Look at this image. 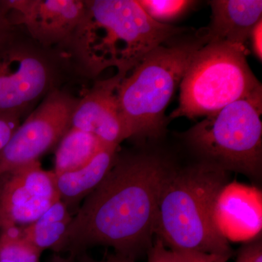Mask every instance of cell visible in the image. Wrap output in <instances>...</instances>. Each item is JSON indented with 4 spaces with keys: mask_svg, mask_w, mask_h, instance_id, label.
<instances>
[{
    "mask_svg": "<svg viewBox=\"0 0 262 262\" xmlns=\"http://www.w3.org/2000/svg\"><path fill=\"white\" fill-rule=\"evenodd\" d=\"M78 101L79 98L60 89L43 98L0 151V176L37 161L57 145L70 129Z\"/></svg>",
    "mask_w": 262,
    "mask_h": 262,
    "instance_id": "ba28073f",
    "label": "cell"
},
{
    "mask_svg": "<svg viewBox=\"0 0 262 262\" xmlns=\"http://www.w3.org/2000/svg\"><path fill=\"white\" fill-rule=\"evenodd\" d=\"M137 2L150 18L163 24H169V22L182 16L195 3L188 0H139Z\"/></svg>",
    "mask_w": 262,
    "mask_h": 262,
    "instance_id": "ac0fdd59",
    "label": "cell"
},
{
    "mask_svg": "<svg viewBox=\"0 0 262 262\" xmlns=\"http://www.w3.org/2000/svg\"><path fill=\"white\" fill-rule=\"evenodd\" d=\"M18 28L12 22L10 10L5 3V0H0V44L10 37Z\"/></svg>",
    "mask_w": 262,
    "mask_h": 262,
    "instance_id": "7402d4cb",
    "label": "cell"
},
{
    "mask_svg": "<svg viewBox=\"0 0 262 262\" xmlns=\"http://www.w3.org/2000/svg\"><path fill=\"white\" fill-rule=\"evenodd\" d=\"M74 215L58 200L30 225L20 227L24 238L42 253L46 250L63 252Z\"/></svg>",
    "mask_w": 262,
    "mask_h": 262,
    "instance_id": "9a60e30c",
    "label": "cell"
},
{
    "mask_svg": "<svg viewBox=\"0 0 262 262\" xmlns=\"http://www.w3.org/2000/svg\"><path fill=\"white\" fill-rule=\"evenodd\" d=\"M168 43L150 51L117 88L127 139H157L163 135L167 106L193 57L206 45L201 36Z\"/></svg>",
    "mask_w": 262,
    "mask_h": 262,
    "instance_id": "277c9868",
    "label": "cell"
},
{
    "mask_svg": "<svg viewBox=\"0 0 262 262\" xmlns=\"http://www.w3.org/2000/svg\"><path fill=\"white\" fill-rule=\"evenodd\" d=\"M58 200L56 175L39 160L0 176V229L30 225Z\"/></svg>",
    "mask_w": 262,
    "mask_h": 262,
    "instance_id": "9c48e42d",
    "label": "cell"
},
{
    "mask_svg": "<svg viewBox=\"0 0 262 262\" xmlns=\"http://www.w3.org/2000/svg\"><path fill=\"white\" fill-rule=\"evenodd\" d=\"M12 22L34 42L61 50L80 23L84 0H5Z\"/></svg>",
    "mask_w": 262,
    "mask_h": 262,
    "instance_id": "30bf717a",
    "label": "cell"
},
{
    "mask_svg": "<svg viewBox=\"0 0 262 262\" xmlns=\"http://www.w3.org/2000/svg\"><path fill=\"white\" fill-rule=\"evenodd\" d=\"M262 20H259L253 27L250 34L249 39L251 43V48L255 56L258 58V61H261L262 58Z\"/></svg>",
    "mask_w": 262,
    "mask_h": 262,
    "instance_id": "603a6c76",
    "label": "cell"
},
{
    "mask_svg": "<svg viewBox=\"0 0 262 262\" xmlns=\"http://www.w3.org/2000/svg\"><path fill=\"white\" fill-rule=\"evenodd\" d=\"M146 254L147 262H186L180 253L168 249L163 241L158 237Z\"/></svg>",
    "mask_w": 262,
    "mask_h": 262,
    "instance_id": "d6986e66",
    "label": "cell"
},
{
    "mask_svg": "<svg viewBox=\"0 0 262 262\" xmlns=\"http://www.w3.org/2000/svg\"><path fill=\"white\" fill-rule=\"evenodd\" d=\"M177 169L156 153L117 152L110 171L74 215L63 252L75 257L92 246H110L134 261L147 253L162 193Z\"/></svg>",
    "mask_w": 262,
    "mask_h": 262,
    "instance_id": "6da1fadb",
    "label": "cell"
},
{
    "mask_svg": "<svg viewBox=\"0 0 262 262\" xmlns=\"http://www.w3.org/2000/svg\"><path fill=\"white\" fill-rule=\"evenodd\" d=\"M186 262H225L221 258L212 255L196 251H177Z\"/></svg>",
    "mask_w": 262,
    "mask_h": 262,
    "instance_id": "cb8c5ba5",
    "label": "cell"
},
{
    "mask_svg": "<svg viewBox=\"0 0 262 262\" xmlns=\"http://www.w3.org/2000/svg\"><path fill=\"white\" fill-rule=\"evenodd\" d=\"M39 252L18 227L0 229V262H40Z\"/></svg>",
    "mask_w": 262,
    "mask_h": 262,
    "instance_id": "e0dca14e",
    "label": "cell"
},
{
    "mask_svg": "<svg viewBox=\"0 0 262 262\" xmlns=\"http://www.w3.org/2000/svg\"><path fill=\"white\" fill-rule=\"evenodd\" d=\"M117 152L118 147L106 146L82 168L56 176L60 200L71 211L101 184L113 167Z\"/></svg>",
    "mask_w": 262,
    "mask_h": 262,
    "instance_id": "5bb4252c",
    "label": "cell"
},
{
    "mask_svg": "<svg viewBox=\"0 0 262 262\" xmlns=\"http://www.w3.org/2000/svg\"><path fill=\"white\" fill-rule=\"evenodd\" d=\"M106 146L92 134L70 127L57 144L53 171L58 176L82 168Z\"/></svg>",
    "mask_w": 262,
    "mask_h": 262,
    "instance_id": "2e32d148",
    "label": "cell"
},
{
    "mask_svg": "<svg viewBox=\"0 0 262 262\" xmlns=\"http://www.w3.org/2000/svg\"><path fill=\"white\" fill-rule=\"evenodd\" d=\"M261 192L256 187L229 183L215 207L217 228L227 241H246L261 231Z\"/></svg>",
    "mask_w": 262,
    "mask_h": 262,
    "instance_id": "7c38bea8",
    "label": "cell"
},
{
    "mask_svg": "<svg viewBox=\"0 0 262 262\" xmlns=\"http://www.w3.org/2000/svg\"><path fill=\"white\" fill-rule=\"evenodd\" d=\"M20 125V120L15 117H0V151L9 143L12 136Z\"/></svg>",
    "mask_w": 262,
    "mask_h": 262,
    "instance_id": "44dd1931",
    "label": "cell"
},
{
    "mask_svg": "<svg viewBox=\"0 0 262 262\" xmlns=\"http://www.w3.org/2000/svg\"><path fill=\"white\" fill-rule=\"evenodd\" d=\"M75 262H111L110 259L106 261H96L94 258L90 257L86 252L81 253L75 256Z\"/></svg>",
    "mask_w": 262,
    "mask_h": 262,
    "instance_id": "d4e9b609",
    "label": "cell"
},
{
    "mask_svg": "<svg viewBox=\"0 0 262 262\" xmlns=\"http://www.w3.org/2000/svg\"><path fill=\"white\" fill-rule=\"evenodd\" d=\"M229 183V172L208 162L178 168L162 193L155 235L173 251H196L228 261L232 250L217 228L214 212Z\"/></svg>",
    "mask_w": 262,
    "mask_h": 262,
    "instance_id": "3957f363",
    "label": "cell"
},
{
    "mask_svg": "<svg viewBox=\"0 0 262 262\" xmlns=\"http://www.w3.org/2000/svg\"><path fill=\"white\" fill-rule=\"evenodd\" d=\"M211 23L201 37L206 43L245 46L253 27L262 20L261 0H213Z\"/></svg>",
    "mask_w": 262,
    "mask_h": 262,
    "instance_id": "4fadbf2b",
    "label": "cell"
},
{
    "mask_svg": "<svg viewBox=\"0 0 262 262\" xmlns=\"http://www.w3.org/2000/svg\"><path fill=\"white\" fill-rule=\"evenodd\" d=\"M185 31L155 21L136 0H84L80 23L60 51L84 77L111 67L126 77L150 51Z\"/></svg>",
    "mask_w": 262,
    "mask_h": 262,
    "instance_id": "7a4b0ae2",
    "label": "cell"
},
{
    "mask_svg": "<svg viewBox=\"0 0 262 262\" xmlns=\"http://www.w3.org/2000/svg\"><path fill=\"white\" fill-rule=\"evenodd\" d=\"M125 77L117 73L111 78L96 82L79 98L70 127L92 134L103 145L119 147L127 139L117 96V88Z\"/></svg>",
    "mask_w": 262,
    "mask_h": 262,
    "instance_id": "8fae6325",
    "label": "cell"
},
{
    "mask_svg": "<svg viewBox=\"0 0 262 262\" xmlns=\"http://www.w3.org/2000/svg\"><path fill=\"white\" fill-rule=\"evenodd\" d=\"M63 53L37 44L18 27L0 44V117H27L68 70Z\"/></svg>",
    "mask_w": 262,
    "mask_h": 262,
    "instance_id": "52a82bcc",
    "label": "cell"
},
{
    "mask_svg": "<svg viewBox=\"0 0 262 262\" xmlns=\"http://www.w3.org/2000/svg\"><path fill=\"white\" fill-rule=\"evenodd\" d=\"M262 94L235 101L183 134L202 161L261 178Z\"/></svg>",
    "mask_w": 262,
    "mask_h": 262,
    "instance_id": "8992f818",
    "label": "cell"
},
{
    "mask_svg": "<svg viewBox=\"0 0 262 262\" xmlns=\"http://www.w3.org/2000/svg\"><path fill=\"white\" fill-rule=\"evenodd\" d=\"M48 262H75V257L69 255L68 257H62L61 256L55 255Z\"/></svg>",
    "mask_w": 262,
    "mask_h": 262,
    "instance_id": "484cf974",
    "label": "cell"
},
{
    "mask_svg": "<svg viewBox=\"0 0 262 262\" xmlns=\"http://www.w3.org/2000/svg\"><path fill=\"white\" fill-rule=\"evenodd\" d=\"M244 46L206 43L189 63L180 83L178 107L170 118L208 117L239 100L262 94Z\"/></svg>",
    "mask_w": 262,
    "mask_h": 262,
    "instance_id": "5b68a950",
    "label": "cell"
},
{
    "mask_svg": "<svg viewBox=\"0 0 262 262\" xmlns=\"http://www.w3.org/2000/svg\"><path fill=\"white\" fill-rule=\"evenodd\" d=\"M108 259L111 262H136L134 260L130 259V258L122 257V256H111L108 257Z\"/></svg>",
    "mask_w": 262,
    "mask_h": 262,
    "instance_id": "4316f807",
    "label": "cell"
},
{
    "mask_svg": "<svg viewBox=\"0 0 262 262\" xmlns=\"http://www.w3.org/2000/svg\"><path fill=\"white\" fill-rule=\"evenodd\" d=\"M235 262H262L261 239H255L239 248Z\"/></svg>",
    "mask_w": 262,
    "mask_h": 262,
    "instance_id": "ffe728a7",
    "label": "cell"
}]
</instances>
